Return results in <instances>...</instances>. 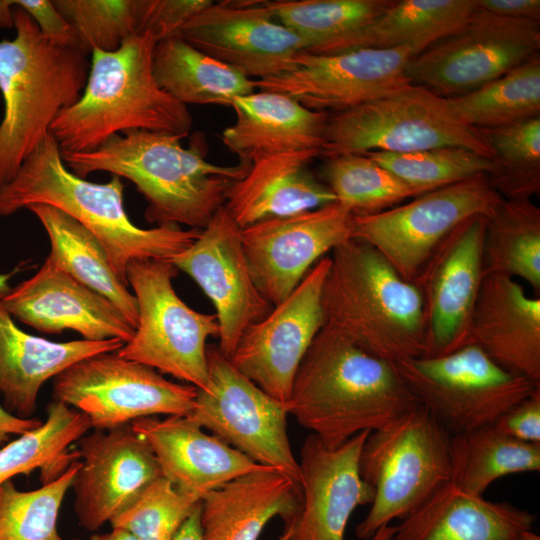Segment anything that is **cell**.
Returning <instances> with one entry per match:
<instances>
[{
  "mask_svg": "<svg viewBox=\"0 0 540 540\" xmlns=\"http://www.w3.org/2000/svg\"><path fill=\"white\" fill-rule=\"evenodd\" d=\"M119 339L53 342L30 335L14 323L0 302V394L4 408L21 418L37 410L41 386L72 364L100 353L118 351Z\"/></svg>",
  "mask_w": 540,
  "mask_h": 540,
  "instance_id": "29",
  "label": "cell"
},
{
  "mask_svg": "<svg viewBox=\"0 0 540 540\" xmlns=\"http://www.w3.org/2000/svg\"><path fill=\"white\" fill-rule=\"evenodd\" d=\"M467 345L502 369L540 385V298L514 278L485 275L470 322Z\"/></svg>",
  "mask_w": 540,
  "mask_h": 540,
  "instance_id": "25",
  "label": "cell"
},
{
  "mask_svg": "<svg viewBox=\"0 0 540 540\" xmlns=\"http://www.w3.org/2000/svg\"><path fill=\"white\" fill-rule=\"evenodd\" d=\"M300 505V484L276 469L239 476L201 500L204 540H258L273 518L289 524Z\"/></svg>",
  "mask_w": 540,
  "mask_h": 540,
  "instance_id": "30",
  "label": "cell"
},
{
  "mask_svg": "<svg viewBox=\"0 0 540 540\" xmlns=\"http://www.w3.org/2000/svg\"><path fill=\"white\" fill-rule=\"evenodd\" d=\"M535 521L528 510L471 494L451 481L403 518L391 540H521Z\"/></svg>",
  "mask_w": 540,
  "mask_h": 540,
  "instance_id": "28",
  "label": "cell"
},
{
  "mask_svg": "<svg viewBox=\"0 0 540 540\" xmlns=\"http://www.w3.org/2000/svg\"><path fill=\"white\" fill-rule=\"evenodd\" d=\"M157 42L148 31L127 38L116 51L91 52L81 97L50 127L61 153L90 152L113 135L132 130L189 134L193 120L187 106L155 80Z\"/></svg>",
  "mask_w": 540,
  "mask_h": 540,
  "instance_id": "4",
  "label": "cell"
},
{
  "mask_svg": "<svg viewBox=\"0 0 540 540\" xmlns=\"http://www.w3.org/2000/svg\"><path fill=\"white\" fill-rule=\"evenodd\" d=\"M475 10V0L393 1L361 29L308 52L333 54L406 47L413 57L462 28Z\"/></svg>",
  "mask_w": 540,
  "mask_h": 540,
  "instance_id": "31",
  "label": "cell"
},
{
  "mask_svg": "<svg viewBox=\"0 0 540 540\" xmlns=\"http://www.w3.org/2000/svg\"><path fill=\"white\" fill-rule=\"evenodd\" d=\"M212 2L211 0H142V33L152 32L158 42L175 36L189 19Z\"/></svg>",
  "mask_w": 540,
  "mask_h": 540,
  "instance_id": "45",
  "label": "cell"
},
{
  "mask_svg": "<svg viewBox=\"0 0 540 540\" xmlns=\"http://www.w3.org/2000/svg\"><path fill=\"white\" fill-rule=\"evenodd\" d=\"M521 540H540V537L531 530L524 532Z\"/></svg>",
  "mask_w": 540,
  "mask_h": 540,
  "instance_id": "55",
  "label": "cell"
},
{
  "mask_svg": "<svg viewBox=\"0 0 540 540\" xmlns=\"http://www.w3.org/2000/svg\"><path fill=\"white\" fill-rule=\"evenodd\" d=\"M131 426L152 449L162 476L198 501L231 480L266 467L206 434L187 417H143Z\"/></svg>",
  "mask_w": 540,
  "mask_h": 540,
  "instance_id": "24",
  "label": "cell"
},
{
  "mask_svg": "<svg viewBox=\"0 0 540 540\" xmlns=\"http://www.w3.org/2000/svg\"><path fill=\"white\" fill-rule=\"evenodd\" d=\"M486 174L443 186L380 213L353 216L352 238L376 250L412 282L441 241L461 222L488 217L503 201Z\"/></svg>",
  "mask_w": 540,
  "mask_h": 540,
  "instance_id": "13",
  "label": "cell"
},
{
  "mask_svg": "<svg viewBox=\"0 0 540 540\" xmlns=\"http://www.w3.org/2000/svg\"><path fill=\"white\" fill-rule=\"evenodd\" d=\"M395 531V526L386 525L380 528L370 539L368 540H391Z\"/></svg>",
  "mask_w": 540,
  "mask_h": 540,
  "instance_id": "53",
  "label": "cell"
},
{
  "mask_svg": "<svg viewBox=\"0 0 540 540\" xmlns=\"http://www.w3.org/2000/svg\"><path fill=\"white\" fill-rule=\"evenodd\" d=\"M483 272L523 279L540 294V208L531 199H503L486 217Z\"/></svg>",
  "mask_w": 540,
  "mask_h": 540,
  "instance_id": "35",
  "label": "cell"
},
{
  "mask_svg": "<svg viewBox=\"0 0 540 540\" xmlns=\"http://www.w3.org/2000/svg\"><path fill=\"white\" fill-rule=\"evenodd\" d=\"M492 426L508 437L540 444V389L500 415Z\"/></svg>",
  "mask_w": 540,
  "mask_h": 540,
  "instance_id": "46",
  "label": "cell"
},
{
  "mask_svg": "<svg viewBox=\"0 0 540 540\" xmlns=\"http://www.w3.org/2000/svg\"><path fill=\"white\" fill-rule=\"evenodd\" d=\"M200 517L201 501L184 521L173 540H204Z\"/></svg>",
  "mask_w": 540,
  "mask_h": 540,
  "instance_id": "50",
  "label": "cell"
},
{
  "mask_svg": "<svg viewBox=\"0 0 540 540\" xmlns=\"http://www.w3.org/2000/svg\"><path fill=\"white\" fill-rule=\"evenodd\" d=\"M80 466V460L73 462L59 478L31 491L18 490L12 480L1 484L0 540H64L57 519Z\"/></svg>",
  "mask_w": 540,
  "mask_h": 540,
  "instance_id": "41",
  "label": "cell"
},
{
  "mask_svg": "<svg viewBox=\"0 0 540 540\" xmlns=\"http://www.w3.org/2000/svg\"><path fill=\"white\" fill-rule=\"evenodd\" d=\"M464 147L493 158L479 129L463 123L447 97L417 84L328 117L321 155Z\"/></svg>",
  "mask_w": 540,
  "mask_h": 540,
  "instance_id": "8",
  "label": "cell"
},
{
  "mask_svg": "<svg viewBox=\"0 0 540 540\" xmlns=\"http://www.w3.org/2000/svg\"><path fill=\"white\" fill-rule=\"evenodd\" d=\"M90 428L86 415L52 401L47 407V418L39 427L0 448V485L36 469L42 484L56 480L80 459L79 450L72 445Z\"/></svg>",
  "mask_w": 540,
  "mask_h": 540,
  "instance_id": "34",
  "label": "cell"
},
{
  "mask_svg": "<svg viewBox=\"0 0 540 540\" xmlns=\"http://www.w3.org/2000/svg\"><path fill=\"white\" fill-rule=\"evenodd\" d=\"M171 262L211 300L219 324L218 348L229 358L244 331L273 307L255 285L241 228L222 206L196 240Z\"/></svg>",
  "mask_w": 540,
  "mask_h": 540,
  "instance_id": "19",
  "label": "cell"
},
{
  "mask_svg": "<svg viewBox=\"0 0 540 540\" xmlns=\"http://www.w3.org/2000/svg\"><path fill=\"white\" fill-rule=\"evenodd\" d=\"M320 150L274 154L254 161L227 192L224 207L240 228L264 219L292 215L336 202L308 164Z\"/></svg>",
  "mask_w": 540,
  "mask_h": 540,
  "instance_id": "26",
  "label": "cell"
},
{
  "mask_svg": "<svg viewBox=\"0 0 540 540\" xmlns=\"http://www.w3.org/2000/svg\"><path fill=\"white\" fill-rule=\"evenodd\" d=\"M42 224L50 241L53 263L74 279L111 301L135 329L137 301L117 277L101 242L63 211L49 205L28 206Z\"/></svg>",
  "mask_w": 540,
  "mask_h": 540,
  "instance_id": "32",
  "label": "cell"
},
{
  "mask_svg": "<svg viewBox=\"0 0 540 540\" xmlns=\"http://www.w3.org/2000/svg\"><path fill=\"white\" fill-rule=\"evenodd\" d=\"M235 121L222 141L239 162L285 152L320 150L328 115L303 106L283 93L258 90L234 100Z\"/></svg>",
  "mask_w": 540,
  "mask_h": 540,
  "instance_id": "27",
  "label": "cell"
},
{
  "mask_svg": "<svg viewBox=\"0 0 540 540\" xmlns=\"http://www.w3.org/2000/svg\"><path fill=\"white\" fill-rule=\"evenodd\" d=\"M370 432H361L336 448L310 434L300 448L301 505L285 525L289 540H344L354 510L371 504L373 489L362 479L359 456Z\"/></svg>",
  "mask_w": 540,
  "mask_h": 540,
  "instance_id": "22",
  "label": "cell"
},
{
  "mask_svg": "<svg viewBox=\"0 0 540 540\" xmlns=\"http://www.w3.org/2000/svg\"><path fill=\"white\" fill-rule=\"evenodd\" d=\"M206 55L258 81L289 70L303 41L279 23L267 1H219L177 34Z\"/></svg>",
  "mask_w": 540,
  "mask_h": 540,
  "instance_id": "20",
  "label": "cell"
},
{
  "mask_svg": "<svg viewBox=\"0 0 540 540\" xmlns=\"http://www.w3.org/2000/svg\"><path fill=\"white\" fill-rule=\"evenodd\" d=\"M411 57L406 47L333 54L303 50L289 70L255 81V86L288 95L315 111L339 113L413 84L407 75Z\"/></svg>",
  "mask_w": 540,
  "mask_h": 540,
  "instance_id": "15",
  "label": "cell"
},
{
  "mask_svg": "<svg viewBox=\"0 0 540 540\" xmlns=\"http://www.w3.org/2000/svg\"><path fill=\"white\" fill-rule=\"evenodd\" d=\"M476 9L495 16L540 22L539 0H475Z\"/></svg>",
  "mask_w": 540,
  "mask_h": 540,
  "instance_id": "48",
  "label": "cell"
},
{
  "mask_svg": "<svg viewBox=\"0 0 540 540\" xmlns=\"http://www.w3.org/2000/svg\"><path fill=\"white\" fill-rule=\"evenodd\" d=\"M199 503L160 476L110 524L129 531L138 540H173Z\"/></svg>",
  "mask_w": 540,
  "mask_h": 540,
  "instance_id": "44",
  "label": "cell"
},
{
  "mask_svg": "<svg viewBox=\"0 0 540 540\" xmlns=\"http://www.w3.org/2000/svg\"><path fill=\"white\" fill-rule=\"evenodd\" d=\"M403 181L431 191L479 174H488L492 159L464 147L444 146L411 152L365 153Z\"/></svg>",
  "mask_w": 540,
  "mask_h": 540,
  "instance_id": "42",
  "label": "cell"
},
{
  "mask_svg": "<svg viewBox=\"0 0 540 540\" xmlns=\"http://www.w3.org/2000/svg\"><path fill=\"white\" fill-rule=\"evenodd\" d=\"M81 466L72 488L74 511L88 531H97L162 476L148 443L131 423L94 430L78 440Z\"/></svg>",
  "mask_w": 540,
  "mask_h": 540,
  "instance_id": "21",
  "label": "cell"
},
{
  "mask_svg": "<svg viewBox=\"0 0 540 540\" xmlns=\"http://www.w3.org/2000/svg\"><path fill=\"white\" fill-rule=\"evenodd\" d=\"M88 540H138L132 533L129 531L119 528L112 527V530L103 534H94L89 537Z\"/></svg>",
  "mask_w": 540,
  "mask_h": 540,
  "instance_id": "52",
  "label": "cell"
},
{
  "mask_svg": "<svg viewBox=\"0 0 540 540\" xmlns=\"http://www.w3.org/2000/svg\"><path fill=\"white\" fill-rule=\"evenodd\" d=\"M15 0H0V29L14 28Z\"/></svg>",
  "mask_w": 540,
  "mask_h": 540,
  "instance_id": "51",
  "label": "cell"
},
{
  "mask_svg": "<svg viewBox=\"0 0 540 540\" xmlns=\"http://www.w3.org/2000/svg\"><path fill=\"white\" fill-rule=\"evenodd\" d=\"M419 405L395 363L325 325L302 358L286 403L288 413L329 448Z\"/></svg>",
  "mask_w": 540,
  "mask_h": 540,
  "instance_id": "1",
  "label": "cell"
},
{
  "mask_svg": "<svg viewBox=\"0 0 540 540\" xmlns=\"http://www.w3.org/2000/svg\"><path fill=\"white\" fill-rule=\"evenodd\" d=\"M452 482L482 496L497 479L540 470V444L527 443L494 429L492 425L450 435Z\"/></svg>",
  "mask_w": 540,
  "mask_h": 540,
  "instance_id": "36",
  "label": "cell"
},
{
  "mask_svg": "<svg viewBox=\"0 0 540 540\" xmlns=\"http://www.w3.org/2000/svg\"><path fill=\"white\" fill-rule=\"evenodd\" d=\"M394 0H276L267 1L276 20L295 33L304 51L361 29Z\"/></svg>",
  "mask_w": 540,
  "mask_h": 540,
  "instance_id": "39",
  "label": "cell"
},
{
  "mask_svg": "<svg viewBox=\"0 0 540 540\" xmlns=\"http://www.w3.org/2000/svg\"><path fill=\"white\" fill-rule=\"evenodd\" d=\"M123 179L106 183L78 177L63 162L56 140L49 134L26 158L15 177L0 188V217L30 205L53 206L79 222L103 245L121 282L133 260H172L198 237L199 229L159 225L136 226L124 207Z\"/></svg>",
  "mask_w": 540,
  "mask_h": 540,
  "instance_id": "3",
  "label": "cell"
},
{
  "mask_svg": "<svg viewBox=\"0 0 540 540\" xmlns=\"http://www.w3.org/2000/svg\"><path fill=\"white\" fill-rule=\"evenodd\" d=\"M208 383L198 390L192 422L257 464L276 469L300 484L289 441L286 404L237 370L218 346H207Z\"/></svg>",
  "mask_w": 540,
  "mask_h": 540,
  "instance_id": "12",
  "label": "cell"
},
{
  "mask_svg": "<svg viewBox=\"0 0 540 540\" xmlns=\"http://www.w3.org/2000/svg\"><path fill=\"white\" fill-rule=\"evenodd\" d=\"M493 150L487 174L504 199H531L540 192V116L515 124L479 129Z\"/></svg>",
  "mask_w": 540,
  "mask_h": 540,
  "instance_id": "40",
  "label": "cell"
},
{
  "mask_svg": "<svg viewBox=\"0 0 540 540\" xmlns=\"http://www.w3.org/2000/svg\"><path fill=\"white\" fill-rule=\"evenodd\" d=\"M13 14L16 35L0 41V188L50 134L57 116L79 100L89 72L81 49L47 39L16 5Z\"/></svg>",
  "mask_w": 540,
  "mask_h": 540,
  "instance_id": "6",
  "label": "cell"
},
{
  "mask_svg": "<svg viewBox=\"0 0 540 540\" xmlns=\"http://www.w3.org/2000/svg\"><path fill=\"white\" fill-rule=\"evenodd\" d=\"M417 398L450 435L492 425L540 385L494 363L475 345L395 363Z\"/></svg>",
  "mask_w": 540,
  "mask_h": 540,
  "instance_id": "10",
  "label": "cell"
},
{
  "mask_svg": "<svg viewBox=\"0 0 540 540\" xmlns=\"http://www.w3.org/2000/svg\"><path fill=\"white\" fill-rule=\"evenodd\" d=\"M17 270H14L9 273L0 274V300L9 292L11 289L9 285L10 279L14 276Z\"/></svg>",
  "mask_w": 540,
  "mask_h": 540,
  "instance_id": "54",
  "label": "cell"
},
{
  "mask_svg": "<svg viewBox=\"0 0 540 540\" xmlns=\"http://www.w3.org/2000/svg\"><path fill=\"white\" fill-rule=\"evenodd\" d=\"M353 214L339 202L241 228V241L255 285L275 306L314 264L352 238Z\"/></svg>",
  "mask_w": 540,
  "mask_h": 540,
  "instance_id": "17",
  "label": "cell"
},
{
  "mask_svg": "<svg viewBox=\"0 0 540 540\" xmlns=\"http://www.w3.org/2000/svg\"><path fill=\"white\" fill-rule=\"evenodd\" d=\"M486 216L457 225L437 246L412 283L424 305V357L449 354L467 344L476 299L484 278Z\"/></svg>",
  "mask_w": 540,
  "mask_h": 540,
  "instance_id": "18",
  "label": "cell"
},
{
  "mask_svg": "<svg viewBox=\"0 0 540 540\" xmlns=\"http://www.w3.org/2000/svg\"><path fill=\"white\" fill-rule=\"evenodd\" d=\"M177 274L170 260L128 264L138 322L117 353L202 390L208 383L207 340L219 336V324L215 314L195 311L177 295L172 285Z\"/></svg>",
  "mask_w": 540,
  "mask_h": 540,
  "instance_id": "9",
  "label": "cell"
},
{
  "mask_svg": "<svg viewBox=\"0 0 540 540\" xmlns=\"http://www.w3.org/2000/svg\"><path fill=\"white\" fill-rule=\"evenodd\" d=\"M374 498L356 536L370 539L452 481L450 434L422 405L367 436L359 456Z\"/></svg>",
  "mask_w": 540,
  "mask_h": 540,
  "instance_id": "7",
  "label": "cell"
},
{
  "mask_svg": "<svg viewBox=\"0 0 540 540\" xmlns=\"http://www.w3.org/2000/svg\"><path fill=\"white\" fill-rule=\"evenodd\" d=\"M52 399L72 407L94 430H109L143 417H187L198 389L166 379L117 351L84 358L53 378Z\"/></svg>",
  "mask_w": 540,
  "mask_h": 540,
  "instance_id": "11",
  "label": "cell"
},
{
  "mask_svg": "<svg viewBox=\"0 0 540 540\" xmlns=\"http://www.w3.org/2000/svg\"><path fill=\"white\" fill-rule=\"evenodd\" d=\"M157 84L176 101L231 106L255 92V80L206 55L178 35L157 42L153 52Z\"/></svg>",
  "mask_w": 540,
  "mask_h": 540,
  "instance_id": "33",
  "label": "cell"
},
{
  "mask_svg": "<svg viewBox=\"0 0 540 540\" xmlns=\"http://www.w3.org/2000/svg\"><path fill=\"white\" fill-rule=\"evenodd\" d=\"M447 99L456 116L476 129L503 127L540 116L539 53L499 78Z\"/></svg>",
  "mask_w": 540,
  "mask_h": 540,
  "instance_id": "37",
  "label": "cell"
},
{
  "mask_svg": "<svg viewBox=\"0 0 540 540\" xmlns=\"http://www.w3.org/2000/svg\"><path fill=\"white\" fill-rule=\"evenodd\" d=\"M71 25L79 49L116 51L127 38L142 33V0H52Z\"/></svg>",
  "mask_w": 540,
  "mask_h": 540,
  "instance_id": "43",
  "label": "cell"
},
{
  "mask_svg": "<svg viewBox=\"0 0 540 540\" xmlns=\"http://www.w3.org/2000/svg\"><path fill=\"white\" fill-rule=\"evenodd\" d=\"M183 138L132 130L113 135L93 151L61 156L78 177L101 171L131 181L147 201L148 222L201 230L224 206L228 190L250 165L213 164L205 158L202 140L194 139L184 147Z\"/></svg>",
  "mask_w": 540,
  "mask_h": 540,
  "instance_id": "2",
  "label": "cell"
},
{
  "mask_svg": "<svg viewBox=\"0 0 540 540\" xmlns=\"http://www.w3.org/2000/svg\"><path fill=\"white\" fill-rule=\"evenodd\" d=\"M324 325L392 363L427 352L423 299L370 244L350 238L331 251Z\"/></svg>",
  "mask_w": 540,
  "mask_h": 540,
  "instance_id": "5",
  "label": "cell"
},
{
  "mask_svg": "<svg viewBox=\"0 0 540 540\" xmlns=\"http://www.w3.org/2000/svg\"><path fill=\"white\" fill-rule=\"evenodd\" d=\"M43 422L35 417L21 418L0 406V448L10 435H22L39 427Z\"/></svg>",
  "mask_w": 540,
  "mask_h": 540,
  "instance_id": "49",
  "label": "cell"
},
{
  "mask_svg": "<svg viewBox=\"0 0 540 540\" xmlns=\"http://www.w3.org/2000/svg\"><path fill=\"white\" fill-rule=\"evenodd\" d=\"M15 5L31 16L47 39L59 45L78 47L77 38L71 25L52 1L15 0Z\"/></svg>",
  "mask_w": 540,
  "mask_h": 540,
  "instance_id": "47",
  "label": "cell"
},
{
  "mask_svg": "<svg viewBox=\"0 0 540 540\" xmlns=\"http://www.w3.org/2000/svg\"><path fill=\"white\" fill-rule=\"evenodd\" d=\"M5 310L39 332H78L86 340L127 343L134 328L107 298L83 285L48 257L29 279L0 300Z\"/></svg>",
  "mask_w": 540,
  "mask_h": 540,
  "instance_id": "23",
  "label": "cell"
},
{
  "mask_svg": "<svg viewBox=\"0 0 540 540\" xmlns=\"http://www.w3.org/2000/svg\"><path fill=\"white\" fill-rule=\"evenodd\" d=\"M539 23L476 9L458 31L411 57L407 75L444 97L469 93L538 54Z\"/></svg>",
  "mask_w": 540,
  "mask_h": 540,
  "instance_id": "14",
  "label": "cell"
},
{
  "mask_svg": "<svg viewBox=\"0 0 540 540\" xmlns=\"http://www.w3.org/2000/svg\"><path fill=\"white\" fill-rule=\"evenodd\" d=\"M279 540H289L288 533L284 530V533L280 536Z\"/></svg>",
  "mask_w": 540,
  "mask_h": 540,
  "instance_id": "56",
  "label": "cell"
},
{
  "mask_svg": "<svg viewBox=\"0 0 540 540\" xmlns=\"http://www.w3.org/2000/svg\"><path fill=\"white\" fill-rule=\"evenodd\" d=\"M323 176L337 202L354 216L380 213L428 192L403 181L366 154L328 158Z\"/></svg>",
  "mask_w": 540,
  "mask_h": 540,
  "instance_id": "38",
  "label": "cell"
},
{
  "mask_svg": "<svg viewBox=\"0 0 540 540\" xmlns=\"http://www.w3.org/2000/svg\"><path fill=\"white\" fill-rule=\"evenodd\" d=\"M324 256L283 301L249 326L229 357L232 365L274 399L286 404L302 358L324 325Z\"/></svg>",
  "mask_w": 540,
  "mask_h": 540,
  "instance_id": "16",
  "label": "cell"
}]
</instances>
